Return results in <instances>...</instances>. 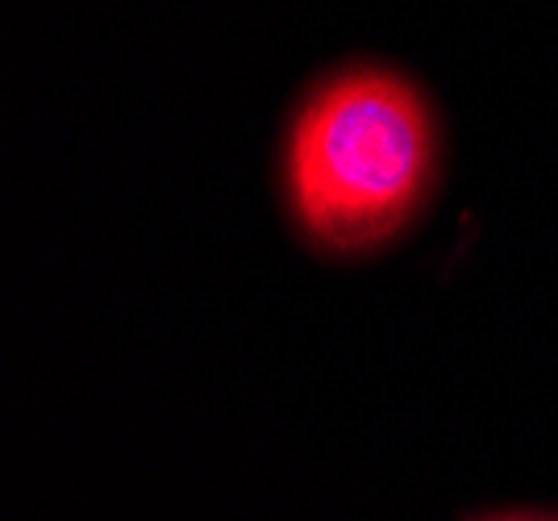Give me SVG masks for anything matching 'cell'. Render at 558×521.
Masks as SVG:
<instances>
[{"label":"cell","instance_id":"obj_1","mask_svg":"<svg viewBox=\"0 0 558 521\" xmlns=\"http://www.w3.org/2000/svg\"><path fill=\"white\" fill-rule=\"evenodd\" d=\"M434 125L400 75L350 72L304 105L288 143V196L308 238L367 251L417 209Z\"/></svg>","mask_w":558,"mask_h":521},{"label":"cell","instance_id":"obj_2","mask_svg":"<svg viewBox=\"0 0 558 521\" xmlns=\"http://www.w3.org/2000/svg\"><path fill=\"white\" fill-rule=\"evenodd\" d=\"M505 521H530V518H505Z\"/></svg>","mask_w":558,"mask_h":521}]
</instances>
